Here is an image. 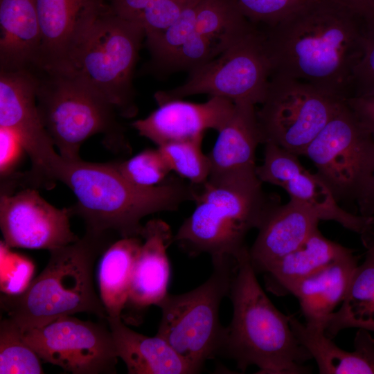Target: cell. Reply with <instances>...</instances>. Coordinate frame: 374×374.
Returning <instances> with one entry per match:
<instances>
[{
	"label": "cell",
	"instance_id": "1",
	"mask_svg": "<svg viewBox=\"0 0 374 374\" xmlns=\"http://www.w3.org/2000/svg\"><path fill=\"white\" fill-rule=\"evenodd\" d=\"M369 22L335 0H314L264 31L279 73L347 99ZM271 73V74H272Z\"/></svg>",
	"mask_w": 374,
	"mask_h": 374
},
{
	"label": "cell",
	"instance_id": "2",
	"mask_svg": "<svg viewBox=\"0 0 374 374\" xmlns=\"http://www.w3.org/2000/svg\"><path fill=\"white\" fill-rule=\"evenodd\" d=\"M56 181L66 184L77 198L69 208L78 215L86 229L111 231L121 238L141 237L145 217L174 211L193 201L197 186L179 178H168L152 188L138 186L127 179L116 163H91L62 157L55 172Z\"/></svg>",
	"mask_w": 374,
	"mask_h": 374
},
{
	"label": "cell",
	"instance_id": "3",
	"mask_svg": "<svg viewBox=\"0 0 374 374\" xmlns=\"http://www.w3.org/2000/svg\"><path fill=\"white\" fill-rule=\"evenodd\" d=\"M249 249L237 260L228 295L233 317L218 355L242 372L256 366L259 374L310 373L305 363L312 357L292 331L290 315L275 307L258 283Z\"/></svg>",
	"mask_w": 374,
	"mask_h": 374
},
{
	"label": "cell",
	"instance_id": "4",
	"mask_svg": "<svg viewBox=\"0 0 374 374\" xmlns=\"http://www.w3.org/2000/svg\"><path fill=\"white\" fill-rule=\"evenodd\" d=\"M113 232L86 229L77 241L50 250L42 271L20 294H1V309L25 332L78 312L107 319L97 295L93 269L99 256L114 242Z\"/></svg>",
	"mask_w": 374,
	"mask_h": 374
},
{
	"label": "cell",
	"instance_id": "5",
	"mask_svg": "<svg viewBox=\"0 0 374 374\" xmlns=\"http://www.w3.org/2000/svg\"><path fill=\"white\" fill-rule=\"evenodd\" d=\"M256 172L197 187L193 212L181 224L173 243L190 257L238 260L249 248L247 233L258 229L278 198L265 193Z\"/></svg>",
	"mask_w": 374,
	"mask_h": 374
},
{
	"label": "cell",
	"instance_id": "6",
	"mask_svg": "<svg viewBox=\"0 0 374 374\" xmlns=\"http://www.w3.org/2000/svg\"><path fill=\"white\" fill-rule=\"evenodd\" d=\"M35 70L39 118L62 158L80 159L81 145L96 134L112 152H131L117 111L102 95L73 71Z\"/></svg>",
	"mask_w": 374,
	"mask_h": 374
},
{
	"label": "cell",
	"instance_id": "7",
	"mask_svg": "<svg viewBox=\"0 0 374 374\" xmlns=\"http://www.w3.org/2000/svg\"><path fill=\"white\" fill-rule=\"evenodd\" d=\"M213 271L202 285L180 294H168L157 305L161 319L157 335L165 339L194 373L219 353L224 328L220 306L229 295L237 260L212 258Z\"/></svg>",
	"mask_w": 374,
	"mask_h": 374
},
{
	"label": "cell",
	"instance_id": "8",
	"mask_svg": "<svg viewBox=\"0 0 374 374\" xmlns=\"http://www.w3.org/2000/svg\"><path fill=\"white\" fill-rule=\"evenodd\" d=\"M145 30L108 9L96 21L71 71L107 100L118 115L136 116L134 69Z\"/></svg>",
	"mask_w": 374,
	"mask_h": 374
},
{
	"label": "cell",
	"instance_id": "9",
	"mask_svg": "<svg viewBox=\"0 0 374 374\" xmlns=\"http://www.w3.org/2000/svg\"><path fill=\"white\" fill-rule=\"evenodd\" d=\"M189 72L182 85L156 92L154 97L157 103L208 94L234 103L261 105L272 73L264 31L255 28L220 55Z\"/></svg>",
	"mask_w": 374,
	"mask_h": 374
},
{
	"label": "cell",
	"instance_id": "10",
	"mask_svg": "<svg viewBox=\"0 0 374 374\" xmlns=\"http://www.w3.org/2000/svg\"><path fill=\"white\" fill-rule=\"evenodd\" d=\"M346 100L308 82L272 73L266 98L256 112L262 143H273L303 155Z\"/></svg>",
	"mask_w": 374,
	"mask_h": 374
},
{
	"label": "cell",
	"instance_id": "11",
	"mask_svg": "<svg viewBox=\"0 0 374 374\" xmlns=\"http://www.w3.org/2000/svg\"><path fill=\"white\" fill-rule=\"evenodd\" d=\"M303 155L337 199L362 204L374 168V139L346 104L307 146Z\"/></svg>",
	"mask_w": 374,
	"mask_h": 374
},
{
	"label": "cell",
	"instance_id": "12",
	"mask_svg": "<svg viewBox=\"0 0 374 374\" xmlns=\"http://www.w3.org/2000/svg\"><path fill=\"white\" fill-rule=\"evenodd\" d=\"M103 321L61 317L24 332L39 358L73 374H114L116 354L111 330Z\"/></svg>",
	"mask_w": 374,
	"mask_h": 374
},
{
	"label": "cell",
	"instance_id": "13",
	"mask_svg": "<svg viewBox=\"0 0 374 374\" xmlns=\"http://www.w3.org/2000/svg\"><path fill=\"white\" fill-rule=\"evenodd\" d=\"M37 86L34 68L0 70V127L17 134L30 158V173L44 178L60 156L39 118Z\"/></svg>",
	"mask_w": 374,
	"mask_h": 374
},
{
	"label": "cell",
	"instance_id": "14",
	"mask_svg": "<svg viewBox=\"0 0 374 374\" xmlns=\"http://www.w3.org/2000/svg\"><path fill=\"white\" fill-rule=\"evenodd\" d=\"M41 46L34 68L70 71L100 16L105 0H36Z\"/></svg>",
	"mask_w": 374,
	"mask_h": 374
},
{
	"label": "cell",
	"instance_id": "15",
	"mask_svg": "<svg viewBox=\"0 0 374 374\" xmlns=\"http://www.w3.org/2000/svg\"><path fill=\"white\" fill-rule=\"evenodd\" d=\"M71 216L69 208L55 207L34 188L1 195L0 227L9 248L50 251L77 241Z\"/></svg>",
	"mask_w": 374,
	"mask_h": 374
},
{
	"label": "cell",
	"instance_id": "16",
	"mask_svg": "<svg viewBox=\"0 0 374 374\" xmlns=\"http://www.w3.org/2000/svg\"><path fill=\"white\" fill-rule=\"evenodd\" d=\"M157 108L132 126L158 146L165 143L204 138L208 130H220L231 116L235 104L231 100L211 96L196 103L172 99L157 103Z\"/></svg>",
	"mask_w": 374,
	"mask_h": 374
},
{
	"label": "cell",
	"instance_id": "17",
	"mask_svg": "<svg viewBox=\"0 0 374 374\" xmlns=\"http://www.w3.org/2000/svg\"><path fill=\"white\" fill-rule=\"evenodd\" d=\"M234 109L208 153L210 176L208 180L223 181L255 172L256 151L262 143L255 105L234 103Z\"/></svg>",
	"mask_w": 374,
	"mask_h": 374
},
{
	"label": "cell",
	"instance_id": "18",
	"mask_svg": "<svg viewBox=\"0 0 374 374\" xmlns=\"http://www.w3.org/2000/svg\"><path fill=\"white\" fill-rule=\"evenodd\" d=\"M320 221L308 206L293 199L275 205L267 213L249 249L256 274L264 273L274 261L299 248L318 229Z\"/></svg>",
	"mask_w": 374,
	"mask_h": 374
},
{
	"label": "cell",
	"instance_id": "19",
	"mask_svg": "<svg viewBox=\"0 0 374 374\" xmlns=\"http://www.w3.org/2000/svg\"><path fill=\"white\" fill-rule=\"evenodd\" d=\"M141 237L143 242L125 307L134 315L151 305L157 306L168 294L170 266L167 249L173 243L174 235L166 222L153 219L143 225Z\"/></svg>",
	"mask_w": 374,
	"mask_h": 374
},
{
	"label": "cell",
	"instance_id": "20",
	"mask_svg": "<svg viewBox=\"0 0 374 374\" xmlns=\"http://www.w3.org/2000/svg\"><path fill=\"white\" fill-rule=\"evenodd\" d=\"M359 257L352 250L297 283L290 291L300 305L308 327L324 324L348 292Z\"/></svg>",
	"mask_w": 374,
	"mask_h": 374
},
{
	"label": "cell",
	"instance_id": "21",
	"mask_svg": "<svg viewBox=\"0 0 374 374\" xmlns=\"http://www.w3.org/2000/svg\"><path fill=\"white\" fill-rule=\"evenodd\" d=\"M0 70L34 68L41 46L36 0H0Z\"/></svg>",
	"mask_w": 374,
	"mask_h": 374
},
{
	"label": "cell",
	"instance_id": "22",
	"mask_svg": "<svg viewBox=\"0 0 374 374\" xmlns=\"http://www.w3.org/2000/svg\"><path fill=\"white\" fill-rule=\"evenodd\" d=\"M116 354L129 374H193L190 366L158 335L148 337L128 328L121 317H107Z\"/></svg>",
	"mask_w": 374,
	"mask_h": 374
},
{
	"label": "cell",
	"instance_id": "23",
	"mask_svg": "<svg viewBox=\"0 0 374 374\" xmlns=\"http://www.w3.org/2000/svg\"><path fill=\"white\" fill-rule=\"evenodd\" d=\"M295 336L308 350L321 374H374V339L369 331L359 328L354 339V350L337 346L324 330L307 326L290 315Z\"/></svg>",
	"mask_w": 374,
	"mask_h": 374
},
{
	"label": "cell",
	"instance_id": "24",
	"mask_svg": "<svg viewBox=\"0 0 374 374\" xmlns=\"http://www.w3.org/2000/svg\"><path fill=\"white\" fill-rule=\"evenodd\" d=\"M352 250L328 239L317 229L299 248L267 268L263 273L266 289L276 296L289 294L302 280Z\"/></svg>",
	"mask_w": 374,
	"mask_h": 374
},
{
	"label": "cell",
	"instance_id": "25",
	"mask_svg": "<svg viewBox=\"0 0 374 374\" xmlns=\"http://www.w3.org/2000/svg\"><path fill=\"white\" fill-rule=\"evenodd\" d=\"M367 251L358 265L339 308L324 324V333L333 338L347 328H362L374 332V228L362 238Z\"/></svg>",
	"mask_w": 374,
	"mask_h": 374
},
{
	"label": "cell",
	"instance_id": "26",
	"mask_svg": "<svg viewBox=\"0 0 374 374\" xmlns=\"http://www.w3.org/2000/svg\"><path fill=\"white\" fill-rule=\"evenodd\" d=\"M142 242L141 237L121 238L102 254L98 285L107 317H122Z\"/></svg>",
	"mask_w": 374,
	"mask_h": 374
},
{
	"label": "cell",
	"instance_id": "27",
	"mask_svg": "<svg viewBox=\"0 0 374 374\" xmlns=\"http://www.w3.org/2000/svg\"><path fill=\"white\" fill-rule=\"evenodd\" d=\"M283 189L290 199L299 201L313 211L320 220L335 221L346 229L368 235L374 228V216L355 215L343 209L326 182L305 168L285 184Z\"/></svg>",
	"mask_w": 374,
	"mask_h": 374
},
{
	"label": "cell",
	"instance_id": "28",
	"mask_svg": "<svg viewBox=\"0 0 374 374\" xmlns=\"http://www.w3.org/2000/svg\"><path fill=\"white\" fill-rule=\"evenodd\" d=\"M194 0H109V9L141 27L145 37L170 26Z\"/></svg>",
	"mask_w": 374,
	"mask_h": 374
},
{
	"label": "cell",
	"instance_id": "29",
	"mask_svg": "<svg viewBox=\"0 0 374 374\" xmlns=\"http://www.w3.org/2000/svg\"><path fill=\"white\" fill-rule=\"evenodd\" d=\"M40 358L10 317L0 323V374L44 373Z\"/></svg>",
	"mask_w": 374,
	"mask_h": 374
},
{
	"label": "cell",
	"instance_id": "30",
	"mask_svg": "<svg viewBox=\"0 0 374 374\" xmlns=\"http://www.w3.org/2000/svg\"><path fill=\"white\" fill-rule=\"evenodd\" d=\"M203 138L172 141L157 148L171 171L194 186L206 183L210 176L208 154L202 150Z\"/></svg>",
	"mask_w": 374,
	"mask_h": 374
},
{
	"label": "cell",
	"instance_id": "31",
	"mask_svg": "<svg viewBox=\"0 0 374 374\" xmlns=\"http://www.w3.org/2000/svg\"><path fill=\"white\" fill-rule=\"evenodd\" d=\"M116 164L127 179L143 188H152L162 184L171 172L158 148L145 150Z\"/></svg>",
	"mask_w": 374,
	"mask_h": 374
},
{
	"label": "cell",
	"instance_id": "32",
	"mask_svg": "<svg viewBox=\"0 0 374 374\" xmlns=\"http://www.w3.org/2000/svg\"><path fill=\"white\" fill-rule=\"evenodd\" d=\"M305 168L299 156L273 143H265L264 159L256 172L263 183L278 186L282 188L290 180L300 174Z\"/></svg>",
	"mask_w": 374,
	"mask_h": 374
},
{
	"label": "cell",
	"instance_id": "33",
	"mask_svg": "<svg viewBox=\"0 0 374 374\" xmlns=\"http://www.w3.org/2000/svg\"><path fill=\"white\" fill-rule=\"evenodd\" d=\"M314 0H234L244 16L253 25L271 28Z\"/></svg>",
	"mask_w": 374,
	"mask_h": 374
},
{
	"label": "cell",
	"instance_id": "34",
	"mask_svg": "<svg viewBox=\"0 0 374 374\" xmlns=\"http://www.w3.org/2000/svg\"><path fill=\"white\" fill-rule=\"evenodd\" d=\"M1 242V291L16 295L22 292L30 283L34 265L26 258L9 251Z\"/></svg>",
	"mask_w": 374,
	"mask_h": 374
},
{
	"label": "cell",
	"instance_id": "35",
	"mask_svg": "<svg viewBox=\"0 0 374 374\" xmlns=\"http://www.w3.org/2000/svg\"><path fill=\"white\" fill-rule=\"evenodd\" d=\"M372 91H374V21L368 24L363 54L354 71L350 96Z\"/></svg>",
	"mask_w": 374,
	"mask_h": 374
},
{
	"label": "cell",
	"instance_id": "36",
	"mask_svg": "<svg viewBox=\"0 0 374 374\" xmlns=\"http://www.w3.org/2000/svg\"><path fill=\"white\" fill-rule=\"evenodd\" d=\"M0 171L1 177L12 173L24 151L21 142L12 130L0 127Z\"/></svg>",
	"mask_w": 374,
	"mask_h": 374
},
{
	"label": "cell",
	"instance_id": "37",
	"mask_svg": "<svg viewBox=\"0 0 374 374\" xmlns=\"http://www.w3.org/2000/svg\"><path fill=\"white\" fill-rule=\"evenodd\" d=\"M346 104L374 139V91L348 98Z\"/></svg>",
	"mask_w": 374,
	"mask_h": 374
},
{
	"label": "cell",
	"instance_id": "38",
	"mask_svg": "<svg viewBox=\"0 0 374 374\" xmlns=\"http://www.w3.org/2000/svg\"><path fill=\"white\" fill-rule=\"evenodd\" d=\"M351 9L367 21H374V0H335Z\"/></svg>",
	"mask_w": 374,
	"mask_h": 374
},
{
	"label": "cell",
	"instance_id": "39",
	"mask_svg": "<svg viewBox=\"0 0 374 374\" xmlns=\"http://www.w3.org/2000/svg\"><path fill=\"white\" fill-rule=\"evenodd\" d=\"M361 215L374 216V168L371 174L368 188L362 204L359 207Z\"/></svg>",
	"mask_w": 374,
	"mask_h": 374
}]
</instances>
